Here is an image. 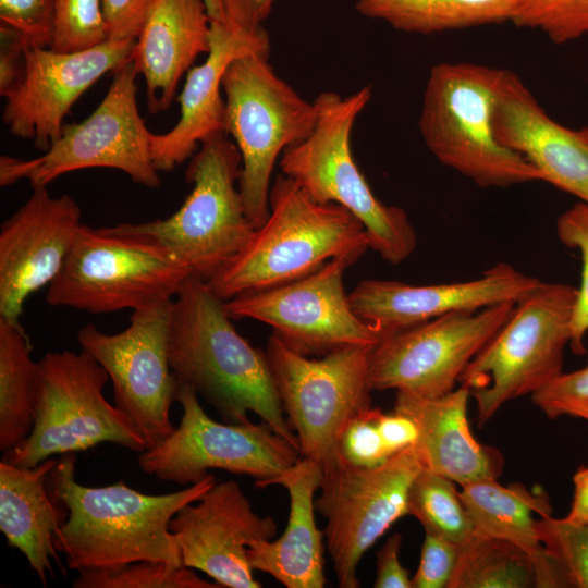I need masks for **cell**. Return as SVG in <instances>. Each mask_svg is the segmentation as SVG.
<instances>
[{
    "mask_svg": "<svg viewBox=\"0 0 588 588\" xmlns=\"http://www.w3.org/2000/svg\"><path fill=\"white\" fill-rule=\"evenodd\" d=\"M560 242L576 249L581 259V279L571 326L569 347L576 355L586 354L585 336L588 333V204L578 201L556 220Z\"/></svg>",
    "mask_w": 588,
    "mask_h": 588,
    "instance_id": "obj_37",
    "label": "cell"
},
{
    "mask_svg": "<svg viewBox=\"0 0 588 588\" xmlns=\"http://www.w3.org/2000/svg\"><path fill=\"white\" fill-rule=\"evenodd\" d=\"M402 535L392 534L377 552L375 588H412L408 571L401 564Z\"/></svg>",
    "mask_w": 588,
    "mask_h": 588,
    "instance_id": "obj_45",
    "label": "cell"
},
{
    "mask_svg": "<svg viewBox=\"0 0 588 588\" xmlns=\"http://www.w3.org/2000/svg\"><path fill=\"white\" fill-rule=\"evenodd\" d=\"M223 23L235 33H254L271 13L275 0H221Z\"/></svg>",
    "mask_w": 588,
    "mask_h": 588,
    "instance_id": "obj_44",
    "label": "cell"
},
{
    "mask_svg": "<svg viewBox=\"0 0 588 588\" xmlns=\"http://www.w3.org/2000/svg\"><path fill=\"white\" fill-rule=\"evenodd\" d=\"M211 21L223 23V10L221 0H204Z\"/></svg>",
    "mask_w": 588,
    "mask_h": 588,
    "instance_id": "obj_48",
    "label": "cell"
},
{
    "mask_svg": "<svg viewBox=\"0 0 588 588\" xmlns=\"http://www.w3.org/2000/svg\"><path fill=\"white\" fill-rule=\"evenodd\" d=\"M269 216L243 250L208 282L223 301L303 278L333 258L359 259L369 248L363 223L340 205L314 200L279 174Z\"/></svg>",
    "mask_w": 588,
    "mask_h": 588,
    "instance_id": "obj_3",
    "label": "cell"
},
{
    "mask_svg": "<svg viewBox=\"0 0 588 588\" xmlns=\"http://www.w3.org/2000/svg\"><path fill=\"white\" fill-rule=\"evenodd\" d=\"M184 566L198 569L221 588H260L248 561L252 541L271 540L278 526L258 515L234 480L215 483L172 517Z\"/></svg>",
    "mask_w": 588,
    "mask_h": 588,
    "instance_id": "obj_19",
    "label": "cell"
},
{
    "mask_svg": "<svg viewBox=\"0 0 588 588\" xmlns=\"http://www.w3.org/2000/svg\"><path fill=\"white\" fill-rule=\"evenodd\" d=\"M574 494L571 510L564 518L573 524H588V466H581L573 477Z\"/></svg>",
    "mask_w": 588,
    "mask_h": 588,
    "instance_id": "obj_47",
    "label": "cell"
},
{
    "mask_svg": "<svg viewBox=\"0 0 588 588\" xmlns=\"http://www.w3.org/2000/svg\"><path fill=\"white\" fill-rule=\"evenodd\" d=\"M210 24L204 0H157L130 57L145 77L150 113L167 110L182 76L210 50Z\"/></svg>",
    "mask_w": 588,
    "mask_h": 588,
    "instance_id": "obj_25",
    "label": "cell"
},
{
    "mask_svg": "<svg viewBox=\"0 0 588 588\" xmlns=\"http://www.w3.org/2000/svg\"><path fill=\"white\" fill-rule=\"evenodd\" d=\"M105 368L87 352H48L37 362L32 433L2 461L35 467L53 455L76 454L100 443L135 453L147 450L127 417L107 401Z\"/></svg>",
    "mask_w": 588,
    "mask_h": 588,
    "instance_id": "obj_9",
    "label": "cell"
},
{
    "mask_svg": "<svg viewBox=\"0 0 588 588\" xmlns=\"http://www.w3.org/2000/svg\"><path fill=\"white\" fill-rule=\"evenodd\" d=\"M232 320L225 301L208 282L189 277L172 302L168 344L172 372L212 406L223 422L248 424L253 413L299 450L266 352L245 340Z\"/></svg>",
    "mask_w": 588,
    "mask_h": 588,
    "instance_id": "obj_1",
    "label": "cell"
},
{
    "mask_svg": "<svg viewBox=\"0 0 588 588\" xmlns=\"http://www.w3.org/2000/svg\"><path fill=\"white\" fill-rule=\"evenodd\" d=\"M189 277L188 268L168 249L83 223L46 301L90 314L134 310L173 299Z\"/></svg>",
    "mask_w": 588,
    "mask_h": 588,
    "instance_id": "obj_10",
    "label": "cell"
},
{
    "mask_svg": "<svg viewBox=\"0 0 588 588\" xmlns=\"http://www.w3.org/2000/svg\"><path fill=\"white\" fill-rule=\"evenodd\" d=\"M372 96L371 86L342 97L322 91L314 100L318 119L311 134L285 149L281 173L295 181L314 200L333 203L364 225L369 248L392 265L407 259L417 236L406 212L388 206L372 193L351 149L354 123Z\"/></svg>",
    "mask_w": 588,
    "mask_h": 588,
    "instance_id": "obj_4",
    "label": "cell"
},
{
    "mask_svg": "<svg viewBox=\"0 0 588 588\" xmlns=\"http://www.w3.org/2000/svg\"><path fill=\"white\" fill-rule=\"evenodd\" d=\"M134 45V38L108 39L72 52L26 46L23 74L3 96L2 120L10 133L47 151L75 101L102 75L128 61Z\"/></svg>",
    "mask_w": 588,
    "mask_h": 588,
    "instance_id": "obj_18",
    "label": "cell"
},
{
    "mask_svg": "<svg viewBox=\"0 0 588 588\" xmlns=\"http://www.w3.org/2000/svg\"><path fill=\"white\" fill-rule=\"evenodd\" d=\"M578 289L540 282L467 365L458 382L475 400L479 426L505 403L532 395L560 376Z\"/></svg>",
    "mask_w": 588,
    "mask_h": 588,
    "instance_id": "obj_7",
    "label": "cell"
},
{
    "mask_svg": "<svg viewBox=\"0 0 588 588\" xmlns=\"http://www.w3.org/2000/svg\"><path fill=\"white\" fill-rule=\"evenodd\" d=\"M515 303L450 313L387 334L369 354L372 390L427 397L455 389L461 375L505 322Z\"/></svg>",
    "mask_w": 588,
    "mask_h": 588,
    "instance_id": "obj_17",
    "label": "cell"
},
{
    "mask_svg": "<svg viewBox=\"0 0 588 588\" xmlns=\"http://www.w3.org/2000/svg\"><path fill=\"white\" fill-rule=\"evenodd\" d=\"M358 259L351 256L329 260L297 280L237 295L225 301L233 320L253 319L296 352L322 356L348 346L373 347L381 334L353 310L344 291L345 270Z\"/></svg>",
    "mask_w": 588,
    "mask_h": 588,
    "instance_id": "obj_16",
    "label": "cell"
},
{
    "mask_svg": "<svg viewBox=\"0 0 588 588\" xmlns=\"http://www.w3.org/2000/svg\"><path fill=\"white\" fill-rule=\"evenodd\" d=\"M461 495L478 536L510 542L528 553L539 572L541 588L566 587L564 575L540 541L534 514L551 515L547 494L520 483L483 479L461 486Z\"/></svg>",
    "mask_w": 588,
    "mask_h": 588,
    "instance_id": "obj_28",
    "label": "cell"
},
{
    "mask_svg": "<svg viewBox=\"0 0 588 588\" xmlns=\"http://www.w3.org/2000/svg\"><path fill=\"white\" fill-rule=\"evenodd\" d=\"M180 425L163 441L138 454L140 469L162 481L193 485L210 469L247 475L267 488L299 458L301 452L266 422L226 424L212 419L187 383L177 384Z\"/></svg>",
    "mask_w": 588,
    "mask_h": 588,
    "instance_id": "obj_14",
    "label": "cell"
},
{
    "mask_svg": "<svg viewBox=\"0 0 588 588\" xmlns=\"http://www.w3.org/2000/svg\"><path fill=\"white\" fill-rule=\"evenodd\" d=\"M540 576L531 556L504 540L475 535L461 546L449 588H532Z\"/></svg>",
    "mask_w": 588,
    "mask_h": 588,
    "instance_id": "obj_31",
    "label": "cell"
},
{
    "mask_svg": "<svg viewBox=\"0 0 588 588\" xmlns=\"http://www.w3.org/2000/svg\"><path fill=\"white\" fill-rule=\"evenodd\" d=\"M371 348L348 346L309 358L274 333L268 339L266 356L302 457L324 465L339 453L346 424L372 407L368 370Z\"/></svg>",
    "mask_w": 588,
    "mask_h": 588,
    "instance_id": "obj_12",
    "label": "cell"
},
{
    "mask_svg": "<svg viewBox=\"0 0 588 588\" xmlns=\"http://www.w3.org/2000/svg\"><path fill=\"white\" fill-rule=\"evenodd\" d=\"M322 467L316 511L326 519V546L341 588H358L363 555L404 515L411 486L424 468L414 445L376 467H359L340 453Z\"/></svg>",
    "mask_w": 588,
    "mask_h": 588,
    "instance_id": "obj_13",
    "label": "cell"
},
{
    "mask_svg": "<svg viewBox=\"0 0 588 588\" xmlns=\"http://www.w3.org/2000/svg\"><path fill=\"white\" fill-rule=\"evenodd\" d=\"M380 408L370 407L355 415L339 441V453L359 467H376L390 456L377 425Z\"/></svg>",
    "mask_w": 588,
    "mask_h": 588,
    "instance_id": "obj_39",
    "label": "cell"
},
{
    "mask_svg": "<svg viewBox=\"0 0 588 588\" xmlns=\"http://www.w3.org/2000/svg\"><path fill=\"white\" fill-rule=\"evenodd\" d=\"M408 515L425 531L455 544L467 543L476 534L473 520L454 481L422 468L414 479L407 501Z\"/></svg>",
    "mask_w": 588,
    "mask_h": 588,
    "instance_id": "obj_32",
    "label": "cell"
},
{
    "mask_svg": "<svg viewBox=\"0 0 588 588\" xmlns=\"http://www.w3.org/2000/svg\"><path fill=\"white\" fill-rule=\"evenodd\" d=\"M1 25L17 30L27 46L51 48L56 27L54 0H0Z\"/></svg>",
    "mask_w": 588,
    "mask_h": 588,
    "instance_id": "obj_38",
    "label": "cell"
},
{
    "mask_svg": "<svg viewBox=\"0 0 588 588\" xmlns=\"http://www.w3.org/2000/svg\"><path fill=\"white\" fill-rule=\"evenodd\" d=\"M37 362L20 321L0 317V450L25 441L35 424Z\"/></svg>",
    "mask_w": 588,
    "mask_h": 588,
    "instance_id": "obj_30",
    "label": "cell"
},
{
    "mask_svg": "<svg viewBox=\"0 0 588 588\" xmlns=\"http://www.w3.org/2000/svg\"><path fill=\"white\" fill-rule=\"evenodd\" d=\"M242 157L226 134L200 144L186 170L193 184L173 215L139 223L99 228L102 232L142 238L171 252L192 277L209 281L250 241L256 228L238 189Z\"/></svg>",
    "mask_w": 588,
    "mask_h": 588,
    "instance_id": "obj_6",
    "label": "cell"
},
{
    "mask_svg": "<svg viewBox=\"0 0 588 588\" xmlns=\"http://www.w3.org/2000/svg\"><path fill=\"white\" fill-rule=\"evenodd\" d=\"M460 551L461 546L425 531L420 562L412 577V588H449Z\"/></svg>",
    "mask_w": 588,
    "mask_h": 588,
    "instance_id": "obj_41",
    "label": "cell"
},
{
    "mask_svg": "<svg viewBox=\"0 0 588 588\" xmlns=\"http://www.w3.org/2000/svg\"><path fill=\"white\" fill-rule=\"evenodd\" d=\"M75 462L74 453L61 455L48 478L52 497L69 513L54 546L65 554L70 569L115 568L138 561L184 566L170 522L216 483L213 474L185 489L155 495L122 480L103 487L81 485Z\"/></svg>",
    "mask_w": 588,
    "mask_h": 588,
    "instance_id": "obj_2",
    "label": "cell"
},
{
    "mask_svg": "<svg viewBox=\"0 0 588 588\" xmlns=\"http://www.w3.org/2000/svg\"><path fill=\"white\" fill-rule=\"evenodd\" d=\"M534 404L550 419L578 418L588 409V362L583 368L562 372L531 395Z\"/></svg>",
    "mask_w": 588,
    "mask_h": 588,
    "instance_id": "obj_40",
    "label": "cell"
},
{
    "mask_svg": "<svg viewBox=\"0 0 588 588\" xmlns=\"http://www.w3.org/2000/svg\"><path fill=\"white\" fill-rule=\"evenodd\" d=\"M493 130L503 146L527 159L542 181L588 204V126L552 119L514 72L501 69Z\"/></svg>",
    "mask_w": 588,
    "mask_h": 588,
    "instance_id": "obj_22",
    "label": "cell"
},
{
    "mask_svg": "<svg viewBox=\"0 0 588 588\" xmlns=\"http://www.w3.org/2000/svg\"><path fill=\"white\" fill-rule=\"evenodd\" d=\"M536 526L541 543L561 568L567 588H588V524H573L546 515Z\"/></svg>",
    "mask_w": 588,
    "mask_h": 588,
    "instance_id": "obj_34",
    "label": "cell"
},
{
    "mask_svg": "<svg viewBox=\"0 0 588 588\" xmlns=\"http://www.w3.org/2000/svg\"><path fill=\"white\" fill-rule=\"evenodd\" d=\"M269 50L270 39L264 27L254 33H235L224 23L211 21L207 58L187 72L177 98L179 122L168 133L151 135V156L158 172L172 171L194 154L198 144L225 134L221 94L225 70L245 53L269 54Z\"/></svg>",
    "mask_w": 588,
    "mask_h": 588,
    "instance_id": "obj_23",
    "label": "cell"
},
{
    "mask_svg": "<svg viewBox=\"0 0 588 588\" xmlns=\"http://www.w3.org/2000/svg\"><path fill=\"white\" fill-rule=\"evenodd\" d=\"M578 418L588 421V409H586L585 412H583Z\"/></svg>",
    "mask_w": 588,
    "mask_h": 588,
    "instance_id": "obj_49",
    "label": "cell"
},
{
    "mask_svg": "<svg viewBox=\"0 0 588 588\" xmlns=\"http://www.w3.org/2000/svg\"><path fill=\"white\" fill-rule=\"evenodd\" d=\"M56 27L51 49L85 50L107 41L100 0H54Z\"/></svg>",
    "mask_w": 588,
    "mask_h": 588,
    "instance_id": "obj_36",
    "label": "cell"
},
{
    "mask_svg": "<svg viewBox=\"0 0 588 588\" xmlns=\"http://www.w3.org/2000/svg\"><path fill=\"white\" fill-rule=\"evenodd\" d=\"M322 467L302 457L267 485L286 489L290 512L284 532L275 540H257L248 544L250 566L272 576L287 588H322L324 576V532L315 518V494L319 490Z\"/></svg>",
    "mask_w": 588,
    "mask_h": 588,
    "instance_id": "obj_26",
    "label": "cell"
},
{
    "mask_svg": "<svg viewBox=\"0 0 588 588\" xmlns=\"http://www.w3.org/2000/svg\"><path fill=\"white\" fill-rule=\"evenodd\" d=\"M525 0H356V11L396 30L436 34L512 22Z\"/></svg>",
    "mask_w": 588,
    "mask_h": 588,
    "instance_id": "obj_29",
    "label": "cell"
},
{
    "mask_svg": "<svg viewBox=\"0 0 588 588\" xmlns=\"http://www.w3.org/2000/svg\"><path fill=\"white\" fill-rule=\"evenodd\" d=\"M500 73L470 62L433 65L418 119L424 143L439 162L483 188L542 181L527 159L497 139L493 111Z\"/></svg>",
    "mask_w": 588,
    "mask_h": 588,
    "instance_id": "obj_5",
    "label": "cell"
},
{
    "mask_svg": "<svg viewBox=\"0 0 588 588\" xmlns=\"http://www.w3.org/2000/svg\"><path fill=\"white\" fill-rule=\"evenodd\" d=\"M224 131L234 138L242 168L238 189L246 215L257 229L269 216L271 175L283 151L314 131L318 111L282 79L268 54L234 59L222 77Z\"/></svg>",
    "mask_w": 588,
    "mask_h": 588,
    "instance_id": "obj_8",
    "label": "cell"
},
{
    "mask_svg": "<svg viewBox=\"0 0 588 588\" xmlns=\"http://www.w3.org/2000/svg\"><path fill=\"white\" fill-rule=\"evenodd\" d=\"M512 23L566 44L588 34V0H525Z\"/></svg>",
    "mask_w": 588,
    "mask_h": 588,
    "instance_id": "obj_35",
    "label": "cell"
},
{
    "mask_svg": "<svg viewBox=\"0 0 588 588\" xmlns=\"http://www.w3.org/2000/svg\"><path fill=\"white\" fill-rule=\"evenodd\" d=\"M48 458L35 467L0 462V530L8 546L17 549L47 586L57 560L54 535L68 518L66 507L48 489V478L57 465Z\"/></svg>",
    "mask_w": 588,
    "mask_h": 588,
    "instance_id": "obj_27",
    "label": "cell"
},
{
    "mask_svg": "<svg viewBox=\"0 0 588 588\" xmlns=\"http://www.w3.org/2000/svg\"><path fill=\"white\" fill-rule=\"evenodd\" d=\"M469 397V391L461 385L437 397L396 391L394 403L395 412L417 425L414 446L424 468L460 486L497 479L504 463L497 449L474 438L467 420Z\"/></svg>",
    "mask_w": 588,
    "mask_h": 588,
    "instance_id": "obj_24",
    "label": "cell"
},
{
    "mask_svg": "<svg viewBox=\"0 0 588 588\" xmlns=\"http://www.w3.org/2000/svg\"><path fill=\"white\" fill-rule=\"evenodd\" d=\"M136 72L131 60L114 71L111 85L95 111L79 123L64 124L61 135L37 158H0V185L28 180L48 186L59 176L88 168H111L137 184H161L151 156V133L137 106Z\"/></svg>",
    "mask_w": 588,
    "mask_h": 588,
    "instance_id": "obj_11",
    "label": "cell"
},
{
    "mask_svg": "<svg viewBox=\"0 0 588 588\" xmlns=\"http://www.w3.org/2000/svg\"><path fill=\"white\" fill-rule=\"evenodd\" d=\"M109 39L138 36L157 0H100Z\"/></svg>",
    "mask_w": 588,
    "mask_h": 588,
    "instance_id": "obj_42",
    "label": "cell"
},
{
    "mask_svg": "<svg viewBox=\"0 0 588 588\" xmlns=\"http://www.w3.org/2000/svg\"><path fill=\"white\" fill-rule=\"evenodd\" d=\"M377 425L390 455L417 442L418 428L416 422L402 413L393 411L391 414H384L380 409Z\"/></svg>",
    "mask_w": 588,
    "mask_h": 588,
    "instance_id": "obj_46",
    "label": "cell"
},
{
    "mask_svg": "<svg viewBox=\"0 0 588 588\" xmlns=\"http://www.w3.org/2000/svg\"><path fill=\"white\" fill-rule=\"evenodd\" d=\"M0 95L3 97L20 81L25 64L24 37L15 29L0 26Z\"/></svg>",
    "mask_w": 588,
    "mask_h": 588,
    "instance_id": "obj_43",
    "label": "cell"
},
{
    "mask_svg": "<svg viewBox=\"0 0 588 588\" xmlns=\"http://www.w3.org/2000/svg\"><path fill=\"white\" fill-rule=\"evenodd\" d=\"M83 224L70 195L34 187L0 230V317L20 321L29 295L54 280Z\"/></svg>",
    "mask_w": 588,
    "mask_h": 588,
    "instance_id": "obj_20",
    "label": "cell"
},
{
    "mask_svg": "<svg viewBox=\"0 0 588 588\" xmlns=\"http://www.w3.org/2000/svg\"><path fill=\"white\" fill-rule=\"evenodd\" d=\"M74 588H221L186 566L138 561L115 568L79 571Z\"/></svg>",
    "mask_w": 588,
    "mask_h": 588,
    "instance_id": "obj_33",
    "label": "cell"
},
{
    "mask_svg": "<svg viewBox=\"0 0 588 588\" xmlns=\"http://www.w3.org/2000/svg\"><path fill=\"white\" fill-rule=\"evenodd\" d=\"M173 299L132 310L123 331L109 334L87 323L77 333L81 350L107 371L114 405L152 448L175 427L171 406L179 381L169 363V330Z\"/></svg>",
    "mask_w": 588,
    "mask_h": 588,
    "instance_id": "obj_15",
    "label": "cell"
},
{
    "mask_svg": "<svg viewBox=\"0 0 588 588\" xmlns=\"http://www.w3.org/2000/svg\"><path fill=\"white\" fill-rule=\"evenodd\" d=\"M540 282L500 262L479 278L454 283L411 285L365 279L348 298L354 313L384 336L450 313L516 303Z\"/></svg>",
    "mask_w": 588,
    "mask_h": 588,
    "instance_id": "obj_21",
    "label": "cell"
}]
</instances>
